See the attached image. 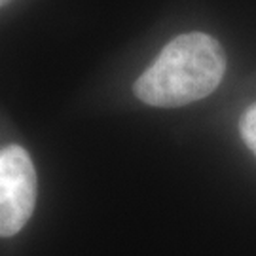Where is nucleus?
<instances>
[{
	"label": "nucleus",
	"instance_id": "obj_1",
	"mask_svg": "<svg viewBox=\"0 0 256 256\" xmlns=\"http://www.w3.org/2000/svg\"><path fill=\"white\" fill-rule=\"evenodd\" d=\"M224 74L226 55L218 40L205 32H186L160 52L133 90L150 106H184L210 95Z\"/></svg>",
	"mask_w": 256,
	"mask_h": 256
},
{
	"label": "nucleus",
	"instance_id": "obj_2",
	"mask_svg": "<svg viewBox=\"0 0 256 256\" xmlns=\"http://www.w3.org/2000/svg\"><path fill=\"white\" fill-rule=\"evenodd\" d=\"M36 171L25 148L0 150V238L19 234L36 205Z\"/></svg>",
	"mask_w": 256,
	"mask_h": 256
},
{
	"label": "nucleus",
	"instance_id": "obj_3",
	"mask_svg": "<svg viewBox=\"0 0 256 256\" xmlns=\"http://www.w3.org/2000/svg\"><path fill=\"white\" fill-rule=\"evenodd\" d=\"M239 129H241V137L247 142V146L256 154V104H252L243 114Z\"/></svg>",
	"mask_w": 256,
	"mask_h": 256
},
{
	"label": "nucleus",
	"instance_id": "obj_4",
	"mask_svg": "<svg viewBox=\"0 0 256 256\" xmlns=\"http://www.w3.org/2000/svg\"><path fill=\"white\" fill-rule=\"evenodd\" d=\"M10 2H12V0H0V8L6 6V4H10Z\"/></svg>",
	"mask_w": 256,
	"mask_h": 256
}]
</instances>
